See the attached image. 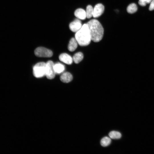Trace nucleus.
Wrapping results in <instances>:
<instances>
[{
  "mask_svg": "<svg viewBox=\"0 0 154 154\" xmlns=\"http://www.w3.org/2000/svg\"><path fill=\"white\" fill-rule=\"evenodd\" d=\"M89 30L91 40L98 42L103 38L104 30L100 23L97 20L93 19L87 23Z\"/></svg>",
  "mask_w": 154,
  "mask_h": 154,
  "instance_id": "1",
  "label": "nucleus"
},
{
  "mask_svg": "<svg viewBox=\"0 0 154 154\" xmlns=\"http://www.w3.org/2000/svg\"><path fill=\"white\" fill-rule=\"evenodd\" d=\"M75 38L81 46H86L90 44L91 39L88 27L86 24H84L80 29L76 32Z\"/></svg>",
  "mask_w": 154,
  "mask_h": 154,
  "instance_id": "2",
  "label": "nucleus"
},
{
  "mask_svg": "<svg viewBox=\"0 0 154 154\" xmlns=\"http://www.w3.org/2000/svg\"><path fill=\"white\" fill-rule=\"evenodd\" d=\"M46 63L40 62L37 63L33 67V73L37 78H41L45 76Z\"/></svg>",
  "mask_w": 154,
  "mask_h": 154,
  "instance_id": "3",
  "label": "nucleus"
},
{
  "mask_svg": "<svg viewBox=\"0 0 154 154\" xmlns=\"http://www.w3.org/2000/svg\"><path fill=\"white\" fill-rule=\"evenodd\" d=\"M34 53L37 56L41 57H50L53 55L51 50L42 47L36 48L35 50Z\"/></svg>",
  "mask_w": 154,
  "mask_h": 154,
  "instance_id": "4",
  "label": "nucleus"
},
{
  "mask_svg": "<svg viewBox=\"0 0 154 154\" xmlns=\"http://www.w3.org/2000/svg\"><path fill=\"white\" fill-rule=\"evenodd\" d=\"M54 63L51 60H49L46 63L45 76L49 79H53L55 75L54 66Z\"/></svg>",
  "mask_w": 154,
  "mask_h": 154,
  "instance_id": "5",
  "label": "nucleus"
},
{
  "mask_svg": "<svg viewBox=\"0 0 154 154\" xmlns=\"http://www.w3.org/2000/svg\"><path fill=\"white\" fill-rule=\"evenodd\" d=\"M82 26L81 21L76 19L70 24L69 27L72 31L76 32L80 29Z\"/></svg>",
  "mask_w": 154,
  "mask_h": 154,
  "instance_id": "6",
  "label": "nucleus"
},
{
  "mask_svg": "<svg viewBox=\"0 0 154 154\" xmlns=\"http://www.w3.org/2000/svg\"><path fill=\"white\" fill-rule=\"evenodd\" d=\"M104 10V6L101 3L96 4L93 8L94 18L98 17L101 16L103 13Z\"/></svg>",
  "mask_w": 154,
  "mask_h": 154,
  "instance_id": "7",
  "label": "nucleus"
},
{
  "mask_svg": "<svg viewBox=\"0 0 154 154\" xmlns=\"http://www.w3.org/2000/svg\"><path fill=\"white\" fill-rule=\"evenodd\" d=\"M60 60L68 65L71 64L73 62V58L69 54L66 53L60 54L59 57Z\"/></svg>",
  "mask_w": 154,
  "mask_h": 154,
  "instance_id": "8",
  "label": "nucleus"
},
{
  "mask_svg": "<svg viewBox=\"0 0 154 154\" xmlns=\"http://www.w3.org/2000/svg\"><path fill=\"white\" fill-rule=\"evenodd\" d=\"M73 79V77L70 73L65 72L63 73L60 77V79L63 82L68 83L71 81Z\"/></svg>",
  "mask_w": 154,
  "mask_h": 154,
  "instance_id": "9",
  "label": "nucleus"
},
{
  "mask_svg": "<svg viewBox=\"0 0 154 154\" xmlns=\"http://www.w3.org/2000/svg\"><path fill=\"white\" fill-rule=\"evenodd\" d=\"M75 16L78 19L84 20L86 17V11L81 8L77 9L74 13Z\"/></svg>",
  "mask_w": 154,
  "mask_h": 154,
  "instance_id": "10",
  "label": "nucleus"
},
{
  "mask_svg": "<svg viewBox=\"0 0 154 154\" xmlns=\"http://www.w3.org/2000/svg\"><path fill=\"white\" fill-rule=\"evenodd\" d=\"M78 43L75 38H72L69 41L68 46V49L71 52L75 50L77 47Z\"/></svg>",
  "mask_w": 154,
  "mask_h": 154,
  "instance_id": "11",
  "label": "nucleus"
},
{
  "mask_svg": "<svg viewBox=\"0 0 154 154\" xmlns=\"http://www.w3.org/2000/svg\"><path fill=\"white\" fill-rule=\"evenodd\" d=\"M54 68L56 74H60L63 72L65 70L64 66L59 63L54 64Z\"/></svg>",
  "mask_w": 154,
  "mask_h": 154,
  "instance_id": "12",
  "label": "nucleus"
},
{
  "mask_svg": "<svg viewBox=\"0 0 154 154\" xmlns=\"http://www.w3.org/2000/svg\"><path fill=\"white\" fill-rule=\"evenodd\" d=\"M84 55L83 53L80 52H78L75 53L73 57V60L76 64H78L81 62L83 59Z\"/></svg>",
  "mask_w": 154,
  "mask_h": 154,
  "instance_id": "13",
  "label": "nucleus"
},
{
  "mask_svg": "<svg viewBox=\"0 0 154 154\" xmlns=\"http://www.w3.org/2000/svg\"><path fill=\"white\" fill-rule=\"evenodd\" d=\"M137 10V6L134 3L130 4L128 6L127 8V12L131 14L135 12Z\"/></svg>",
  "mask_w": 154,
  "mask_h": 154,
  "instance_id": "14",
  "label": "nucleus"
},
{
  "mask_svg": "<svg viewBox=\"0 0 154 154\" xmlns=\"http://www.w3.org/2000/svg\"><path fill=\"white\" fill-rule=\"evenodd\" d=\"M110 138L113 139H120L121 136V133L119 132L116 131H112L109 133Z\"/></svg>",
  "mask_w": 154,
  "mask_h": 154,
  "instance_id": "15",
  "label": "nucleus"
},
{
  "mask_svg": "<svg viewBox=\"0 0 154 154\" xmlns=\"http://www.w3.org/2000/svg\"><path fill=\"white\" fill-rule=\"evenodd\" d=\"M111 140L110 138L105 137L103 138L100 141L101 145L104 147L108 146L111 143Z\"/></svg>",
  "mask_w": 154,
  "mask_h": 154,
  "instance_id": "16",
  "label": "nucleus"
},
{
  "mask_svg": "<svg viewBox=\"0 0 154 154\" xmlns=\"http://www.w3.org/2000/svg\"><path fill=\"white\" fill-rule=\"evenodd\" d=\"M86 12L87 18H90L93 16V8L91 5H89L87 6Z\"/></svg>",
  "mask_w": 154,
  "mask_h": 154,
  "instance_id": "17",
  "label": "nucleus"
},
{
  "mask_svg": "<svg viewBox=\"0 0 154 154\" xmlns=\"http://www.w3.org/2000/svg\"><path fill=\"white\" fill-rule=\"evenodd\" d=\"M152 0H139V4L142 6H145L147 4L150 3Z\"/></svg>",
  "mask_w": 154,
  "mask_h": 154,
  "instance_id": "18",
  "label": "nucleus"
},
{
  "mask_svg": "<svg viewBox=\"0 0 154 154\" xmlns=\"http://www.w3.org/2000/svg\"><path fill=\"white\" fill-rule=\"evenodd\" d=\"M149 9L150 11L154 10V0H152L150 2Z\"/></svg>",
  "mask_w": 154,
  "mask_h": 154,
  "instance_id": "19",
  "label": "nucleus"
}]
</instances>
